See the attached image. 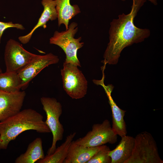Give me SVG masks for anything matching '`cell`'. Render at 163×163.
<instances>
[{"label":"cell","instance_id":"obj_1","mask_svg":"<svg viewBox=\"0 0 163 163\" xmlns=\"http://www.w3.org/2000/svg\"><path fill=\"white\" fill-rule=\"evenodd\" d=\"M146 1L133 0L130 12L119 15L117 18L113 19L110 22L109 42L104 54V63L116 64L124 48L141 42L149 37V29L139 28L134 24L138 12Z\"/></svg>","mask_w":163,"mask_h":163},{"label":"cell","instance_id":"obj_2","mask_svg":"<svg viewBox=\"0 0 163 163\" xmlns=\"http://www.w3.org/2000/svg\"><path fill=\"white\" fill-rule=\"evenodd\" d=\"M34 130L40 133H51L43 116L30 108L25 109L0 122V150L7 149L9 142L23 132Z\"/></svg>","mask_w":163,"mask_h":163},{"label":"cell","instance_id":"obj_3","mask_svg":"<svg viewBox=\"0 0 163 163\" xmlns=\"http://www.w3.org/2000/svg\"><path fill=\"white\" fill-rule=\"evenodd\" d=\"M78 30L77 23L72 22L65 31H55L50 38L49 42L50 44L59 46L63 50L66 55L65 62L81 67L77 53L78 50L84 46V43L81 42V37L77 38L75 37Z\"/></svg>","mask_w":163,"mask_h":163},{"label":"cell","instance_id":"obj_4","mask_svg":"<svg viewBox=\"0 0 163 163\" xmlns=\"http://www.w3.org/2000/svg\"><path fill=\"white\" fill-rule=\"evenodd\" d=\"M132 154L125 163H163L152 134L144 131L137 134Z\"/></svg>","mask_w":163,"mask_h":163},{"label":"cell","instance_id":"obj_5","mask_svg":"<svg viewBox=\"0 0 163 163\" xmlns=\"http://www.w3.org/2000/svg\"><path fill=\"white\" fill-rule=\"evenodd\" d=\"M40 101L46 116L45 122L53 135L52 144L47 152V155H49L56 150L57 142L63 139L64 129L59 120L62 113V107L61 103L54 98L43 97Z\"/></svg>","mask_w":163,"mask_h":163},{"label":"cell","instance_id":"obj_6","mask_svg":"<svg viewBox=\"0 0 163 163\" xmlns=\"http://www.w3.org/2000/svg\"><path fill=\"white\" fill-rule=\"evenodd\" d=\"M63 89L73 99H80L87 93L88 81L78 66L64 62L61 70Z\"/></svg>","mask_w":163,"mask_h":163},{"label":"cell","instance_id":"obj_7","mask_svg":"<svg viewBox=\"0 0 163 163\" xmlns=\"http://www.w3.org/2000/svg\"><path fill=\"white\" fill-rule=\"evenodd\" d=\"M117 135L111 126L110 121L106 119L101 123L93 125L92 130L84 137L74 141L77 144L84 147L98 146L106 143L113 144L117 141Z\"/></svg>","mask_w":163,"mask_h":163},{"label":"cell","instance_id":"obj_8","mask_svg":"<svg viewBox=\"0 0 163 163\" xmlns=\"http://www.w3.org/2000/svg\"><path fill=\"white\" fill-rule=\"evenodd\" d=\"M35 55L25 49L19 42L10 39L7 42L4 52L6 72L18 73Z\"/></svg>","mask_w":163,"mask_h":163},{"label":"cell","instance_id":"obj_9","mask_svg":"<svg viewBox=\"0 0 163 163\" xmlns=\"http://www.w3.org/2000/svg\"><path fill=\"white\" fill-rule=\"evenodd\" d=\"M58 57L50 53L44 55L35 54L29 63L18 73L22 80L21 89H25L31 81L43 69L58 63Z\"/></svg>","mask_w":163,"mask_h":163},{"label":"cell","instance_id":"obj_10","mask_svg":"<svg viewBox=\"0 0 163 163\" xmlns=\"http://www.w3.org/2000/svg\"><path fill=\"white\" fill-rule=\"evenodd\" d=\"M26 95L24 91L8 92L0 91V121L20 111Z\"/></svg>","mask_w":163,"mask_h":163},{"label":"cell","instance_id":"obj_11","mask_svg":"<svg viewBox=\"0 0 163 163\" xmlns=\"http://www.w3.org/2000/svg\"><path fill=\"white\" fill-rule=\"evenodd\" d=\"M104 78L102 77L101 80H96L95 84L101 85L105 90L112 111V128L117 135L121 137L126 135L127 133L126 125L124 119L126 111L120 108L115 102L111 95L114 87L111 84L105 85L104 82Z\"/></svg>","mask_w":163,"mask_h":163},{"label":"cell","instance_id":"obj_12","mask_svg":"<svg viewBox=\"0 0 163 163\" xmlns=\"http://www.w3.org/2000/svg\"><path fill=\"white\" fill-rule=\"evenodd\" d=\"M41 3L43 7V10L37 23L28 34L20 36L18 38L19 40L24 44L29 42L37 29L40 27L46 28V24L48 21L55 20L57 18L55 0H42Z\"/></svg>","mask_w":163,"mask_h":163},{"label":"cell","instance_id":"obj_13","mask_svg":"<svg viewBox=\"0 0 163 163\" xmlns=\"http://www.w3.org/2000/svg\"><path fill=\"white\" fill-rule=\"evenodd\" d=\"M101 146L84 147L76 144L73 141L63 163H86L101 149Z\"/></svg>","mask_w":163,"mask_h":163},{"label":"cell","instance_id":"obj_14","mask_svg":"<svg viewBox=\"0 0 163 163\" xmlns=\"http://www.w3.org/2000/svg\"><path fill=\"white\" fill-rule=\"evenodd\" d=\"M121 138L115 149L108 152L111 159V163H125L132 154L135 143L134 138L127 135Z\"/></svg>","mask_w":163,"mask_h":163},{"label":"cell","instance_id":"obj_15","mask_svg":"<svg viewBox=\"0 0 163 163\" xmlns=\"http://www.w3.org/2000/svg\"><path fill=\"white\" fill-rule=\"evenodd\" d=\"M56 8L57 14L58 26L65 25L66 30L68 28L69 21L81 13L77 5H72L70 0H55Z\"/></svg>","mask_w":163,"mask_h":163},{"label":"cell","instance_id":"obj_16","mask_svg":"<svg viewBox=\"0 0 163 163\" xmlns=\"http://www.w3.org/2000/svg\"><path fill=\"white\" fill-rule=\"evenodd\" d=\"M42 146V141L37 138L28 145L25 153L21 154L15 160V163H34L45 157Z\"/></svg>","mask_w":163,"mask_h":163},{"label":"cell","instance_id":"obj_17","mask_svg":"<svg viewBox=\"0 0 163 163\" xmlns=\"http://www.w3.org/2000/svg\"><path fill=\"white\" fill-rule=\"evenodd\" d=\"M76 133H71L66 137L65 142L58 147L51 154L47 155L44 158L37 163H63L66 158L70 145Z\"/></svg>","mask_w":163,"mask_h":163},{"label":"cell","instance_id":"obj_18","mask_svg":"<svg viewBox=\"0 0 163 163\" xmlns=\"http://www.w3.org/2000/svg\"><path fill=\"white\" fill-rule=\"evenodd\" d=\"M22 80L18 73H0V91L8 92L19 91L22 88Z\"/></svg>","mask_w":163,"mask_h":163},{"label":"cell","instance_id":"obj_19","mask_svg":"<svg viewBox=\"0 0 163 163\" xmlns=\"http://www.w3.org/2000/svg\"><path fill=\"white\" fill-rule=\"evenodd\" d=\"M109 147L104 145L86 163H111V159L108 155Z\"/></svg>","mask_w":163,"mask_h":163},{"label":"cell","instance_id":"obj_20","mask_svg":"<svg viewBox=\"0 0 163 163\" xmlns=\"http://www.w3.org/2000/svg\"><path fill=\"white\" fill-rule=\"evenodd\" d=\"M10 28H15L21 30L25 29L24 26L19 23H14L11 21L4 22L0 21V43L4 31L6 29Z\"/></svg>","mask_w":163,"mask_h":163},{"label":"cell","instance_id":"obj_21","mask_svg":"<svg viewBox=\"0 0 163 163\" xmlns=\"http://www.w3.org/2000/svg\"><path fill=\"white\" fill-rule=\"evenodd\" d=\"M123 1H124L126 0H121ZM151 3L155 5H156L157 4V1L159 0H148Z\"/></svg>","mask_w":163,"mask_h":163},{"label":"cell","instance_id":"obj_22","mask_svg":"<svg viewBox=\"0 0 163 163\" xmlns=\"http://www.w3.org/2000/svg\"><path fill=\"white\" fill-rule=\"evenodd\" d=\"M2 72V69L0 68V73Z\"/></svg>","mask_w":163,"mask_h":163}]
</instances>
